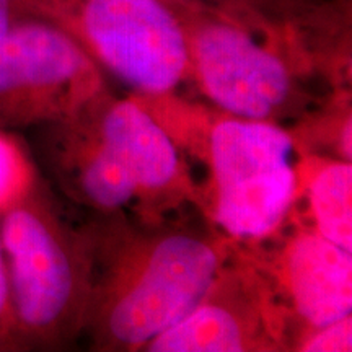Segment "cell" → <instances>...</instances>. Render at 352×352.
<instances>
[{"mask_svg": "<svg viewBox=\"0 0 352 352\" xmlns=\"http://www.w3.org/2000/svg\"><path fill=\"white\" fill-rule=\"evenodd\" d=\"M272 285L296 344L308 333L352 314V253L314 227L289 235L271 266L258 263Z\"/></svg>", "mask_w": 352, "mask_h": 352, "instance_id": "cell-8", "label": "cell"}, {"mask_svg": "<svg viewBox=\"0 0 352 352\" xmlns=\"http://www.w3.org/2000/svg\"><path fill=\"white\" fill-rule=\"evenodd\" d=\"M228 258L201 228L107 219L91 228V296L82 338L94 351H144L191 314Z\"/></svg>", "mask_w": 352, "mask_h": 352, "instance_id": "cell-1", "label": "cell"}, {"mask_svg": "<svg viewBox=\"0 0 352 352\" xmlns=\"http://www.w3.org/2000/svg\"><path fill=\"white\" fill-rule=\"evenodd\" d=\"M210 217L227 239L256 245L285 226L302 188L294 132L227 116L210 127Z\"/></svg>", "mask_w": 352, "mask_h": 352, "instance_id": "cell-4", "label": "cell"}, {"mask_svg": "<svg viewBox=\"0 0 352 352\" xmlns=\"http://www.w3.org/2000/svg\"><path fill=\"white\" fill-rule=\"evenodd\" d=\"M101 91L98 65L59 26L20 16L0 38V129L64 120Z\"/></svg>", "mask_w": 352, "mask_h": 352, "instance_id": "cell-6", "label": "cell"}, {"mask_svg": "<svg viewBox=\"0 0 352 352\" xmlns=\"http://www.w3.org/2000/svg\"><path fill=\"white\" fill-rule=\"evenodd\" d=\"M175 8L188 33L191 76L215 107L227 116L276 124L300 116V77L292 59L263 33L259 20L210 8Z\"/></svg>", "mask_w": 352, "mask_h": 352, "instance_id": "cell-5", "label": "cell"}, {"mask_svg": "<svg viewBox=\"0 0 352 352\" xmlns=\"http://www.w3.org/2000/svg\"><path fill=\"white\" fill-rule=\"evenodd\" d=\"M352 349V316H346L340 321L328 324V327L315 329L305 334L296 351L303 352H338Z\"/></svg>", "mask_w": 352, "mask_h": 352, "instance_id": "cell-13", "label": "cell"}, {"mask_svg": "<svg viewBox=\"0 0 352 352\" xmlns=\"http://www.w3.org/2000/svg\"><path fill=\"white\" fill-rule=\"evenodd\" d=\"M287 346H292L289 321L266 274L258 263L232 261L228 254L199 305L144 351L245 352Z\"/></svg>", "mask_w": 352, "mask_h": 352, "instance_id": "cell-7", "label": "cell"}, {"mask_svg": "<svg viewBox=\"0 0 352 352\" xmlns=\"http://www.w3.org/2000/svg\"><path fill=\"white\" fill-rule=\"evenodd\" d=\"M16 351L82 338L91 296V228L76 230L39 182L0 214Z\"/></svg>", "mask_w": 352, "mask_h": 352, "instance_id": "cell-2", "label": "cell"}, {"mask_svg": "<svg viewBox=\"0 0 352 352\" xmlns=\"http://www.w3.org/2000/svg\"><path fill=\"white\" fill-rule=\"evenodd\" d=\"M21 16L69 33L96 65L144 96H165L191 74L188 33L165 0H16Z\"/></svg>", "mask_w": 352, "mask_h": 352, "instance_id": "cell-3", "label": "cell"}, {"mask_svg": "<svg viewBox=\"0 0 352 352\" xmlns=\"http://www.w3.org/2000/svg\"><path fill=\"white\" fill-rule=\"evenodd\" d=\"M38 183L28 152L13 135L0 129V214L16 204Z\"/></svg>", "mask_w": 352, "mask_h": 352, "instance_id": "cell-12", "label": "cell"}, {"mask_svg": "<svg viewBox=\"0 0 352 352\" xmlns=\"http://www.w3.org/2000/svg\"><path fill=\"white\" fill-rule=\"evenodd\" d=\"M0 351H16L15 331H13V314L10 284H8L7 261L0 239Z\"/></svg>", "mask_w": 352, "mask_h": 352, "instance_id": "cell-14", "label": "cell"}, {"mask_svg": "<svg viewBox=\"0 0 352 352\" xmlns=\"http://www.w3.org/2000/svg\"><path fill=\"white\" fill-rule=\"evenodd\" d=\"M82 109L98 139L138 184L147 222L158 220L153 217L158 210L189 199L191 186L178 147L142 104L101 91Z\"/></svg>", "mask_w": 352, "mask_h": 352, "instance_id": "cell-9", "label": "cell"}, {"mask_svg": "<svg viewBox=\"0 0 352 352\" xmlns=\"http://www.w3.org/2000/svg\"><path fill=\"white\" fill-rule=\"evenodd\" d=\"M39 127L44 165L67 196L107 219H126L135 212L145 220L138 184L98 139L82 108Z\"/></svg>", "mask_w": 352, "mask_h": 352, "instance_id": "cell-10", "label": "cell"}, {"mask_svg": "<svg viewBox=\"0 0 352 352\" xmlns=\"http://www.w3.org/2000/svg\"><path fill=\"white\" fill-rule=\"evenodd\" d=\"M308 209L314 228L352 253V165L329 160L308 176Z\"/></svg>", "mask_w": 352, "mask_h": 352, "instance_id": "cell-11", "label": "cell"}, {"mask_svg": "<svg viewBox=\"0 0 352 352\" xmlns=\"http://www.w3.org/2000/svg\"><path fill=\"white\" fill-rule=\"evenodd\" d=\"M173 7H192V8H210L230 15H246L252 12L254 0H165Z\"/></svg>", "mask_w": 352, "mask_h": 352, "instance_id": "cell-15", "label": "cell"}, {"mask_svg": "<svg viewBox=\"0 0 352 352\" xmlns=\"http://www.w3.org/2000/svg\"><path fill=\"white\" fill-rule=\"evenodd\" d=\"M16 0H0V38L8 32L13 21L20 19Z\"/></svg>", "mask_w": 352, "mask_h": 352, "instance_id": "cell-16", "label": "cell"}]
</instances>
